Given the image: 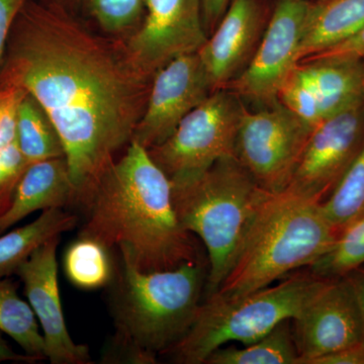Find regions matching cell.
<instances>
[{
    "mask_svg": "<svg viewBox=\"0 0 364 364\" xmlns=\"http://www.w3.org/2000/svg\"><path fill=\"white\" fill-rule=\"evenodd\" d=\"M6 83L31 95L58 134L77 203L83 205L144 109L142 74L124 65L56 4L28 0Z\"/></svg>",
    "mask_w": 364,
    "mask_h": 364,
    "instance_id": "6da1fadb",
    "label": "cell"
},
{
    "mask_svg": "<svg viewBox=\"0 0 364 364\" xmlns=\"http://www.w3.org/2000/svg\"><path fill=\"white\" fill-rule=\"evenodd\" d=\"M82 205L87 219L79 237L117 248L122 261L141 272L205 259L177 219L168 176L136 141L105 169Z\"/></svg>",
    "mask_w": 364,
    "mask_h": 364,
    "instance_id": "7a4b0ae2",
    "label": "cell"
},
{
    "mask_svg": "<svg viewBox=\"0 0 364 364\" xmlns=\"http://www.w3.org/2000/svg\"><path fill=\"white\" fill-rule=\"evenodd\" d=\"M208 261L145 272L121 260L112 299L114 348L132 363H156L158 354L176 345L195 320L205 291Z\"/></svg>",
    "mask_w": 364,
    "mask_h": 364,
    "instance_id": "3957f363",
    "label": "cell"
},
{
    "mask_svg": "<svg viewBox=\"0 0 364 364\" xmlns=\"http://www.w3.org/2000/svg\"><path fill=\"white\" fill-rule=\"evenodd\" d=\"M338 236L322 203L287 189L268 193L215 294L239 296L272 286L296 270L312 267Z\"/></svg>",
    "mask_w": 364,
    "mask_h": 364,
    "instance_id": "277c9868",
    "label": "cell"
},
{
    "mask_svg": "<svg viewBox=\"0 0 364 364\" xmlns=\"http://www.w3.org/2000/svg\"><path fill=\"white\" fill-rule=\"evenodd\" d=\"M170 181L177 219L207 249L205 291L210 296L227 277L268 191L235 156L223 158L195 176Z\"/></svg>",
    "mask_w": 364,
    "mask_h": 364,
    "instance_id": "5b68a950",
    "label": "cell"
},
{
    "mask_svg": "<svg viewBox=\"0 0 364 364\" xmlns=\"http://www.w3.org/2000/svg\"><path fill=\"white\" fill-rule=\"evenodd\" d=\"M306 269L243 296H205L188 331L164 355L174 363L205 364L219 347L252 343L284 321L293 320L326 280Z\"/></svg>",
    "mask_w": 364,
    "mask_h": 364,
    "instance_id": "8992f818",
    "label": "cell"
},
{
    "mask_svg": "<svg viewBox=\"0 0 364 364\" xmlns=\"http://www.w3.org/2000/svg\"><path fill=\"white\" fill-rule=\"evenodd\" d=\"M245 107L229 88H220L189 112L150 156L170 181L202 173L223 158L235 156Z\"/></svg>",
    "mask_w": 364,
    "mask_h": 364,
    "instance_id": "52a82bcc",
    "label": "cell"
},
{
    "mask_svg": "<svg viewBox=\"0 0 364 364\" xmlns=\"http://www.w3.org/2000/svg\"><path fill=\"white\" fill-rule=\"evenodd\" d=\"M313 128L279 100L258 112H243L235 157L268 193L289 186Z\"/></svg>",
    "mask_w": 364,
    "mask_h": 364,
    "instance_id": "ba28073f",
    "label": "cell"
},
{
    "mask_svg": "<svg viewBox=\"0 0 364 364\" xmlns=\"http://www.w3.org/2000/svg\"><path fill=\"white\" fill-rule=\"evenodd\" d=\"M364 143V97L317 124L306 141L287 191L323 203Z\"/></svg>",
    "mask_w": 364,
    "mask_h": 364,
    "instance_id": "9c48e42d",
    "label": "cell"
},
{
    "mask_svg": "<svg viewBox=\"0 0 364 364\" xmlns=\"http://www.w3.org/2000/svg\"><path fill=\"white\" fill-rule=\"evenodd\" d=\"M309 0H279L247 66L226 88L263 105L277 102L299 63Z\"/></svg>",
    "mask_w": 364,
    "mask_h": 364,
    "instance_id": "30bf717a",
    "label": "cell"
},
{
    "mask_svg": "<svg viewBox=\"0 0 364 364\" xmlns=\"http://www.w3.org/2000/svg\"><path fill=\"white\" fill-rule=\"evenodd\" d=\"M147 14L129 44L130 64L142 75L195 54L207 42L200 0H144Z\"/></svg>",
    "mask_w": 364,
    "mask_h": 364,
    "instance_id": "8fae6325",
    "label": "cell"
},
{
    "mask_svg": "<svg viewBox=\"0 0 364 364\" xmlns=\"http://www.w3.org/2000/svg\"><path fill=\"white\" fill-rule=\"evenodd\" d=\"M363 97V59L306 60L287 79L277 100L314 129Z\"/></svg>",
    "mask_w": 364,
    "mask_h": 364,
    "instance_id": "7c38bea8",
    "label": "cell"
},
{
    "mask_svg": "<svg viewBox=\"0 0 364 364\" xmlns=\"http://www.w3.org/2000/svg\"><path fill=\"white\" fill-rule=\"evenodd\" d=\"M213 91L198 53L172 60L155 73L132 141L147 150L160 145Z\"/></svg>",
    "mask_w": 364,
    "mask_h": 364,
    "instance_id": "4fadbf2b",
    "label": "cell"
},
{
    "mask_svg": "<svg viewBox=\"0 0 364 364\" xmlns=\"http://www.w3.org/2000/svg\"><path fill=\"white\" fill-rule=\"evenodd\" d=\"M299 364L350 345L364 342L363 321L348 282L326 279L324 284L291 320Z\"/></svg>",
    "mask_w": 364,
    "mask_h": 364,
    "instance_id": "5bb4252c",
    "label": "cell"
},
{
    "mask_svg": "<svg viewBox=\"0 0 364 364\" xmlns=\"http://www.w3.org/2000/svg\"><path fill=\"white\" fill-rule=\"evenodd\" d=\"M60 238L54 237L36 249L16 275L42 328L46 359L52 364H90V349L72 340L64 318L56 258Z\"/></svg>",
    "mask_w": 364,
    "mask_h": 364,
    "instance_id": "9a60e30c",
    "label": "cell"
},
{
    "mask_svg": "<svg viewBox=\"0 0 364 364\" xmlns=\"http://www.w3.org/2000/svg\"><path fill=\"white\" fill-rule=\"evenodd\" d=\"M263 23L260 0H232L198 52L213 90L226 88L245 69L259 44Z\"/></svg>",
    "mask_w": 364,
    "mask_h": 364,
    "instance_id": "2e32d148",
    "label": "cell"
},
{
    "mask_svg": "<svg viewBox=\"0 0 364 364\" xmlns=\"http://www.w3.org/2000/svg\"><path fill=\"white\" fill-rule=\"evenodd\" d=\"M77 203L65 158L33 163L16 184L9 210L0 217V235L38 210Z\"/></svg>",
    "mask_w": 364,
    "mask_h": 364,
    "instance_id": "e0dca14e",
    "label": "cell"
},
{
    "mask_svg": "<svg viewBox=\"0 0 364 364\" xmlns=\"http://www.w3.org/2000/svg\"><path fill=\"white\" fill-rule=\"evenodd\" d=\"M364 26V0L309 1L299 62L349 39Z\"/></svg>",
    "mask_w": 364,
    "mask_h": 364,
    "instance_id": "ac0fdd59",
    "label": "cell"
},
{
    "mask_svg": "<svg viewBox=\"0 0 364 364\" xmlns=\"http://www.w3.org/2000/svg\"><path fill=\"white\" fill-rule=\"evenodd\" d=\"M77 222V217L64 208H50L43 210L30 224L0 235V277L16 274L21 263L36 249L50 239L71 231Z\"/></svg>",
    "mask_w": 364,
    "mask_h": 364,
    "instance_id": "d6986e66",
    "label": "cell"
},
{
    "mask_svg": "<svg viewBox=\"0 0 364 364\" xmlns=\"http://www.w3.org/2000/svg\"><path fill=\"white\" fill-rule=\"evenodd\" d=\"M299 361L291 320H287L243 348L235 345L219 347L205 364H299Z\"/></svg>",
    "mask_w": 364,
    "mask_h": 364,
    "instance_id": "ffe728a7",
    "label": "cell"
},
{
    "mask_svg": "<svg viewBox=\"0 0 364 364\" xmlns=\"http://www.w3.org/2000/svg\"><path fill=\"white\" fill-rule=\"evenodd\" d=\"M18 282L0 277V332L16 342L26 355L45 360V340L32 306L18 294Z\"/></svg>",
    "mask_w": 364,
    "mask_h": 364,
    "instance_id": "44dd1931",
    "label": "cell"
},
{
    "mask_svg": "<svg viewBox=\"0 0 364 364\" xmlns=\"http://www.w3.org/2000/svg\"><path fill=\"white\" fill-rule=\"evenodd\" d=\"M16 142L28 164L64 157L58 134L42 107L28 93L18 105Z\"/></svg>",
    "mask_w": 364,
    "mask_h": 364,
    "instance_id": "7402d4cb",
    "label": "cell"
},
{
    "mask_svg": "<svg viewBox=\"0 0 364 364\" xmlns=\"http://www.w3.org/2000/svg\"><path fill=\"white\" fill-rule=\"evenodd\" d=\"M64 267L68 279L79 289H100L112 277L109 249L85 237H79L67 249Z\"/></svg>",
    "mask_w": 364,
    "mask_h": 364,
    "instance_id": "603a6c76",
    "label": "cell"
},
{
    "mask_svg": "<svg viewBox=\"0 0 364 364\" xmlns=\"http://www.w3.org/2000/svg\"><path fill=\"white\" fill-rule=\"evenodd\" d=\"M364 267V214L340 232L331 249L308 268L322 279H341Z\"/></svg>",
    "mask_w": 364,
    "mask_h": 364,
    "instance_id": "cb8c5ba5",
    "label": "cell"
},
{
    "mask_svg": "<svg viewBox=\"0 0 364 364\" xmlns=\"http://www.w3.org/2000/svg\"><path fill=\"white\" fill-rule=\"evenodd\" d=\"M332 227L340 232L364 214V143L338 186L322 203Z\"/></svg>",
    "mask_w": 364,
    "mask_h": 364,
    "instance_id": "d4e9b609",
    "label": "cell"
},
{
    "mask_svg": "<svg viewBox=\"0 0 364 364\" xmlns=\"http://www.w3.org/2000/svg\"><path fill=\"white\" fill-rule=\"evenodd\" d=\"M86 6L102 28L109 32H119L140 18L144 0H85Z\"/></svg>",
    "mask_w": 364,
    "mask_h": 364,
    "instance_id": "484cf974",
    "label": "cell"
},
{
    "mask_svg": "<svg viewBox=\"0 0 364 364\" xmlns=\"http://www.w3.org/2000/svg\"><path fill=\"white\" fill-rule=\"evenodd\" d=\"M28 165L16 142L0 150V217L11 207L16 184Z\"/></svg>",
    "mask_w": 364,
    "mask_h": 364,
    "instance_id": "4316f807",
    "label": "cell"
},
{
    "mask_svg": "<svg viewBox=\"0 0 364 364\" xmlns=\"http://www.w3.org/2000/svg\"><path fill=\"white\" fill-rule=\"evenodd\" d=\"M26 93L16 86H0V150L16 142V114Z\"/></svg>",
    "mask_w": 364,
    "mask_h": 364,
    "instance_id": "83f0119b",
    "label": "cell"
},
{
    "mask_svg": "<svg viewBox=\"0 0 364 364\" xmlns=\"http://www.w3.org/2000/svg\"><path fill=\"white\" fill-rule=\"evenodd\" d=\"M364 59V26L344 42L306 60H363Z\"/></svg>",
    "mask_w": 364,
    "mask_h": 364,
    "instance_id": "f1b7e54d",
    "label": "cell"
},
{
    "mask_svg": "<svg viewBox=\"0 0 364 364\" xmlns=\"http://www.w3.org/2000/svg\"><path fill=\"white\" fill-rule=\"evenodd\" d=\"M28 0H0V63L14 21Z\"/></svg>",
    "mask_w": 364,
    "mask_h": 364,
    "instance_id": "f546056e",
    "label": "cell"
},
{
    "mask_svg": "<svg viewBox=\"0 0 364 364\" xmlns=\"http://www.w3.org/2000/svg\"><path fill=\"white\" fill-rule=\"evenodd\" d=\"M310 364H364V342L326 354Z\"/></svg>",
    "mask_w": 364,
    "mask_h": 364,
    "instance_id": "4dcf8cb0",
    "label": "cell"
},
{
    "mask_svg": "<svg viewBox=\"0 0 364 364\" xmlns=\"http://www.w3.org/2000/svg\"><path fill=\"white\" fill-rule=\"evenodd\" d=\"M232 0H200L205 28L218 25Z\"/></svg>",
    "mask_w": 364,
    "mask_h": 364,
    "instance_id": "1f68e13d",
    "label": "cell"
},
{
    "mask_svg": "<svg viewBox=\"0 0 364 364\" xmlns=\"http://www.w3.org/2000/svg\"><path fill=\"white\" fill-rule=\"evenodd\" d=\"M344 279L347 280L349 287H351L352 293L358 303L364 332V270L363 268H359V269L345 275Z\"/></svg>",
    "mask_w": 364,
    "mask_h": 364,
    "instance_id": "d6a6232c",
    "label": "cell"
},
{
    "mask_svg": "<svg viewBox=\"0 0 364 364\" xmlns=\"http://www.w3.org/2000/svg\"><path fill=\"white\" fill-rule=\"evenodd\" d=\"M6 361H13L18 363H36L37 361L25 353H16L13 350L11 346L7 344L6 340L1 336L0 333V363H6Z\"/></svg>",
    "mask_w": 364,
    "mask_h": 364,
    "instance_id": "836d02e7",
    "label": "cell"
},
{
    "mask_svg": "<svg viewBox=\"0 0 364 364\" xmlns=\"http://www.w3.org/2000/svg\"><path fill=\"white\" fill-rule=\"evenodd\" d=\"M309 1H312V0H309Z\"/></svg>",
    "mask_w": 364,
    "mask_h": 364,
    "instance_id": "e575fe53",
    "label": "cell"
},
{
    "mask_svg": "<svg viewBox=\"0 0 364 364\" xmlns=\"http://www.w3.org/2000/svg\"><path fill=\"white\" fill-rule=\"evenodd\" d=\"M361 268H363V269L364 270V267H361Z\"/></svg>",
    "mask_w": 364,
    "mask_h": 364,
    "instance_id": "d590c367",
    "label": "cell"
},
{
    "mask_svg": "<svg viewBox=\"0 0 364 364\" xmlns=\"http://www.w3.org/2000/svg\"><path fill=\"white\" fill-rule=\"evenodd\" d=\"M363 61H364V59H363Z\"/></svg>",
    "mask_w": 364,
    "mask_h": 364,
    "instance_id": "8d00e7d4",
    "label": "cell"
}]
</instances>
